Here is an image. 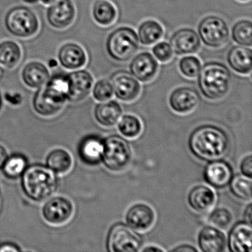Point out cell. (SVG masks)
<instances>
[{"instance_id":"1","label":"cell","mask_w":252,"mask_h":252,"mask_svg":"<svg viewBox=\"0 0 252 252\" xmlns=\"http://www.w3.org/2000/svg\"><path fill=\"white\" fill-rule=\"evenodd\" d=\"M189 148L197 158L203 161L219 160L225 157L231 146L227 132L215 125H202L196 128L189 138Z\"/></svg>"},{"instance_id":"2","label":"cell","mask_w":252,"mask_h":252,"mask_svg":"<svg viewBox=\"0 0 252 252\" xmlns=\"http://www.w3.org/2000/svg\"><path fill=\"white\" fill-rule=\"evenodd\" d=\"M57 185L55 172L44 165L29 166L22 175L23 191L34 201H42L51 197L57 190Z\"/></svg>"},{"instance_id":"3","label":"cell","mask_w":252,"mask_h":252,"mask_svg":"<svg viewBox=\"0 0 252 252\" xmlns=\"http://www.w3.org/2000/svg\"><path fill=\"white\" fill-rule=\"evenodd\" d=\"M198 86L203 96L209 100H218L227 95L231 84V73L228 67L218 62H209L201 67L198 76Z\"/></svg>"},{"instance_id":"4","label":"cell","mask_w":252,"mask_h":252,"mask_svg":"<svg viewBox=\"0 0 252 252\" xmlns=\"http://www.w3.org/2000/svg\"><path fill=\"white\" fill-rule=\"evenodd\" d=\"M138 34L132 28L120 27L113 31L107 39L106 48L110 58L125 63L130 60L138 50Z\"/></svg>"},{"instance_id":"5","label":"cell","mask_w":252,"mask_h":252,"mask_svg":"<svg viewBox=\"0 0 252 252\" xmlns=\"http://www.w3.org/2000/svg\"><path fill=\"white\" fill-rule=\"evenodd\" d=\"M132 159L129 142L120 135H112L104 140L101 162L109 170L120 172L125 170Z\"/></svg>"},{"instance_id":"6","label":"cell","mask_w":252,"mask_h":252,"mask_svg":"<svg viewBox=\"0 0 252 252\" xmlns=\"http://www.w3.org/2000/svg\"><path fill=\"white\" fill-rule=\"evenodd\" d=\"M7 30L14 36L29 38L37 33L39 23L36 14L25 6L11 8L5 19Z\"/></svg>"},{"instance_id":"7","label":"cell","mask_w":252,"mask_h":252,"mask_svg":"<svg viewBox=\"0 0 252 252\" xmlns=\"http://www.w3.org/2000/svg\"><path fill=\"white\" fill-rule=\"evenodd\" d=\"M142 244L138 232L122 222L110 228L106 241L107 251L110 252H136L141 251Z\"/></svg>"},{"instance_id":"8","label":"cell","mask_w":252,"mask_h":252,"mask_svg":"<svg viewBox=\"0 0 252 252\" xmlns=\"http://www.w3.org/2000/svg\"><path fill=\"white\" fill-rule=\"evenodd\" d=\"M229 33L225 20L217 16H208L198 25L200 40L210 48H218L225 45L229 38Z\"/></svg>"},{"instance_id":"9","label":"cell","mask_w":252,"mask_h":252,"mask_svg":"<svg viewBox=\"0 0 252 252\" xmlns=\"http://www.w3.org/2000/svg\"><path fill=\"white\" fill-rule=\"evenodd\" d=\"M110 82L116 98L125 102H132L139 97L141 85L130 73L126 70H119L113 73Z\"/></svg>"},{"instance_id":"10","label":"cell","mask_w":252,"mask_h":252,"mask_svg":"<svg viewBox=\"0 0 252 252\" xmlns=\"http://www.w3.org/2000/svg\"><path fill=\"white\" fill-rule=\"evenodd\" d=\"M73 203L67 198L57 197L48 200L42 209L44 219L51 225H63L72 218Z\"/></svg>"},{"instance_id":"11","label":"cell","mask_w":252,"mask_h":252,"mask_svg":"<svg viewBox=\"0 0 252 252\" xmlns=\"http://www.w3.org/2000/svg\"><path fill=\"white\" fill-rule=\"evenodd\" d=\"M233 176L232 166L222 159L209 161L203 172L205 181L215 189L225 188L230 184Z\"/></svg>"},{"instance_id":"12","label":"cell","mask_w":252,"mask_h":252,"mask_svg":"<svg viewBox=\"0 0 252 252\" xmlns=\"http://www.w3.org/2000/svg\"><path fill=\"white\" fill-rule=\"evenodd\" d=\"M154 209L146 203H136L131 206L126 213V225L136 231H146L150 229L156 222Z\"/></svg>"},{"instance_id":"13","label":"cell","mask_w":252,"mask_h":252,"mask_svg":"<svg viewBox=\"0 0 252 252\" xmlns=\"http://www.w3.org/2000/svg\"><path fill=\"white\" fill-rule=\"evenodd\" d=\"M76 9L71 0H57L48 8L47 18L52 27L64 29L74 21Z\"/></svg>"},{"instance_id":"14","label":"cell","mask_w":252,"mask_h":252,"mask_svg":"<svg viewBox=\"0 0 252 252\" xmlns=\"http://www.w3.org/2000/svg\"><path fill=\"white\" fill-rule=\"evenodd\" d=\"M170 44L177 55H188L197 53L200 48L198 33L191 29H179L170 38Z\"/></svg>"},{"instance_id":"15","label":"cell","mask_w":252,"mask_h":252,"mask_svg":"<svg viewBox=\"0 0 252 252\" xmlns=\"http://www.w3.org/2000/svg\"><path fill=\"white\" fill-rule=\"evenodd\" d=\"M158 63L148 52L138 54L129 64L130 73L141 82H149L155 79L158 71Z\"/></svg>"},{"instance_id":"16","label":"cell","mask_w":252,"mask_h":252,"mask_svg":"<svg viewBox=\"0 0 252 252\" xmlns=\"http://www.w3.org/2000/svg\"><path fill=\"white\" fill-rule=\"evenodd\" d=\"M69 82L68 99L73 102L82 101L89 95L94 79L91 73L85 70H76L67 76Z\"/></svg>"},{"instance_id":"17","label":"cell","mask_w":252,"mask_h":252,"mask_svg":"<svg viewBox=\"0 0 252 252\" xmlns=\"http://www.w3.org/2000/svg\"><path fill=\"white\" fill-rule=\"evenodd\" d=\"M200 96L195 90L189 87H181L172 91L169 95L171 108L178 114L191 113L198 105Z\"/></svg>"},{"instance_id":"18","label":"cell","mask_w":252,"mask_h":252,"mask_svg":"<svg viewBox=\"0 0 252 252\" xmlns=\"http://www.w3.org/2000/svg\"><path fill=\"white\" fill-rule=\"evenodd\" d=\"M227 246L231 252H251L252 251V224L239 222L230 230Z\"/></svg>"},{"instance_id":"19","label":"cell","mask_w":252,"mask_h":252,"mask_svg":"<svg viewBox=\"0 0 252 252\" xmlns=\"http://www.w3.org/2000/svg\"><path fill=\"white\" fill-rule=\"evenodd\" d=\"M199 248L204 252H222L226 250L227 239L222 230L209 225L200 230L197 237Z\"/></svg>"},{"instance_id":"20","label":"cell","mask_w":252,"mask_h":252,"mask_svg":"<svg viewBox=\"0 0 252 252\" xmlns=\"http://www.w3.org/2000/svg\"><path fill=\"white\" fill-rule=\"evenodd\" d=\"M190 207L199 213L209 212L215 206L217 195L213 189L205 185L196 186L189 193Z\"/></svg>"},{"instance_id":"21","label":"cell","mask_w":252,"mask_h":252,"mask_svg":"<svg viewBox=\"0 0 252 252\" xmlns=\"http://www.w3.org/2000/svg\"><path fill=\"white\" fill-rule=\"evenodd\" d=\"M59 60L64 68L77 70L82 68L87 63L85 50L76 43H67L60 48Z\"/></svg>"},{"instance_id":"22","label":"cell","mask_w":252,"mask_h":252,"mask_svg":"<svg viewBox=\"0 0 252 252\" xmlns=\"http://www.w3.org/2000/svg\"><path fill=\"white\" fill-rule=\"evenodd\" d=\"M227 61L230 67L241 75L250 74L252 69V51L241 45L234 46L228 51Z\"/></svg>"},{"instance_id":"23","label":"cell","mask_w":252,"mask_h":252,"mask_svg":"<svg viewBox=\"0 0 252 252\" xmlns=\"http://www.w3.org/2000/svg\"><path fill=\"white\" fill-rule=\"evenodd\" d=\"M122 106L116 101H103L95 107V120L104 127H113L117 125L122 116Z\"/></svg>"},{"instance_id":"24","label":"cell","mask_w":252,"mask_h":252,"mask_svg":"<svg viewBox=\"0 0 252 252\" xmlns=\"http://www.w3.org/2000/svg\"><path fill=\"white\" fill-rule=\"evenodd\" d=\"M104 140L97 135L86 137L79 146V156L85 163L91 166L98 164L101 161Z\"/></svg>"},{"instance_id":"25","label":"cell","mask_w":252,"mask_h":252,"mask_svg":"<svg viewBox=\"0 0 252 252\" xmlns=\"http://www.w3.org/2000/svg\"><path fill=\"white\" fill-rule=\"evenodd\" d=\"M22 76L23 82L28 87L39 89L49 80L50 73L45 64L39 62H32L26 64Z\"/></svg>"},{"instance_id":"26","label":"cell","mask_w":252,"mask_h":252,"mask_svg":"<svg viewBox=\"0 0 252 252\" xmlns=\"http://www.w3.org/2000/svg\"><path fill=\"white\" fill-rule=\"evenodd\" d=\"M64 103L49 95L43 87L39 88L33 98L34 110L42 116H54L63 109Z\"/></svg>"},{"instance_id":"27","label":"cell","mask_w":252,"mask_h":252,"mask_svg":"<svg viewBox=\"0 0 252 252\" xmlns=\"http://www.w3.org/2000/svg\"><path fill=\"white\" fill-rule=\"evenodd\" d=\"M164 30L160 23L156 20H146L140 25L138 31L139 42L144 45H152L157 43L163 37Z\"/></svg>"},{"instance_id":"28","label":"cell","mask_w":252,"mask_h":252,"mask_svg":"<svg viewBox=\"0 0 252 252\" xmlns=\"http://www.w3.org/2000/svg\"><path fill=\"white\" fill-rule=\"evenodd\" d=\"M73 163L71 155L63 149L51 152L46 159V166L56 174L67 173L71 169Z\"/></svg>"},{"instance_id":"29","label":"cell","mask_w":252,"mask_h":252,"mask_svg":"<svg viewBox=\"0 0 252 252\" xmlns=\"http://www.w3.org/2000/svg\"><path fill=\"white\" fill-rule=\"evenodd\" d=\"M93 17L101 26H109L117 17V10L108 0H96L93 6Z\"/></svg>"},{"instance_id":"30","label":"cell","mask_w":252,"mask_h":252,"mask_svg":"<svg viewBox=\"0 0 252 252\" xmlns=\"http://www.w3.org/2000/svg\"><path fill=\"white\" fill-rule=\"evenodd\" d=\"M21 57V48L15 42L5 41L0 44V67L14 68L20 63Z\"/></svg>"},{"instance_id":"31","label":"cell","mask_w":252,"mask_h":252,"mask_svg":"<svg viewBox=\"0 0 252 252\" xmlns=\"http://www.w3.org/2000/svg\"><path fill=\"white\" fill-rule=\"evenodd\" d=\"M119 132L125 138L134 139L138 138L143 131V125L138 116L126 114L118 122Z\"/></svg>"},{"instance_id":"32","label":"cell","mask_w":252,"mask_h":252,"mask_svg":"<svg viewBox=\"0 0 252 252\" xmlns=\"http://www.w3.org/2000/svg\"><path fill=\"white\" fill-rule=\"evenodd\" d=\"M45 85L44 88L51 96L64 102L68 99L69 82L67 76L57 75L53 76Z\"/></svg>"},{"instance_id":"33","label":"cell","mask_w":252,"mask_h":252,"mask_svg":"<svg viewBox=\"0 0 252 252\" xmlns=\"http://www.w3.org/2000/svg\"><path fill=\"white\" fill-rule=\"evenodd\" d=\"M28 161L22 155H14L7 158L2 170L4 175L10 179H17L24 173L27 169Z\"/></svg>"},{"instance_id":"34","label":"cell","mask_w":252,"mask_h":252,"mask_svg":"<svg viewBox=\"0 0 252 252\" xmlns=\"http://www.w3.org/2000/svg\"><path fill=\"white\" fill-rule=\"evenodd\" d=\"M231 37L234 42L241 46L251 47L252 45V24L250 20L237 22L231 30Z\"/></svg>"},{"instance_id":"35","label":"cell","mask_w":252,"mask_h":252,"mask_svg":"<svg viewBox=\"0 0 252 252\" xmlns=\"http://www.w3.org/2000/svg\"><path fill=\"white\" fill-rule=\"evenodd\" d=\"M230 191L237 198L243 200H251L252 199V180L243 175L233 176L228 184Z\"/></svg>"},{"instance_id":"36","label":"cell","mask_w":252,"mask_h":252,"mask_svg":"<svg viewBox=\"0 0 252 252\" xmlns=\"http://www.w3.org/2000/svg\"><path fill=\"white\" fill-rule=\"evenodd\" d=\"M212 226L220 229H226L233 221V215L228 209L220 207L214 209L208 218Z\"/></svg>"},{"instance_id":"37","label":"cell","mask_w":252,"mask_h":252,"mask_svg":"<svg viewBox=\"0 0 252 252\" xmlns=\"http://www.w3.org/2000/svg\"><path fill=\"white\" fill-rule=\"evenodd\" d=\"M178 66L181 73L189 79L197 77L202 67L200 60L194 56H187L183 57L180 60Z\"/></svg>"},{"instance_id":"38","label":"cell","mask_w":252,"mask_h":252,"mask_svg":"<svg viewBox=\"0 0 252 252\" xmlns=\"http://www.w3.org/2000/svg\"><path fill=\"white\" fill-rule=\"evenodd\" d=\"M93 95L94 98L100 102L111 99L114 95L112 82L108 79H101L98 81L94 85Z\"/></svg>"},{"instance_id":"39","label":"cell","mask_w":252,"mask_h":252,"mask_svg":"<svg viewBox=\"0 0 252 252\" xmlns=\"http://www.w3.org/2000/svg\"><path fill=\"white\" fill-rule=\"evenodd\" d=\"M153 54L158 61L166 63L172 60L174 51L170 44L166 42H160L156 43L153 47Z\"/></svg>"},{"instance_id":"40","label":"cell","mask_w":252,"mask_h":252,"mask_svg":"<svg viewBox=\"0 0 252 252\" xmlns=\"http://www.w3.org/2000/svg\"><path fill=\"white\" fill-rule=\"evenodd\" d=\"M240 171L242 175L246 178H251L252 177V156L251 155L246 156L240 163Z\"/></svg>"},{"instance_id":"41","label":"cell","mask_w":252,"mask_h":252,"mask_svg":"<svg viewBox=\"0 0 252 252\" xmlns=\"http://www.w3.org/2000/svg\"><path fill=\"white\" fill-rule=\"evenodd\" d=\"M20 251L21 249L13 243H6L0 245V252H17Z\"/></svg>"},{"instance_id":"42","label":"cell","mask_w":252,"mask_h":252,"mask_svg":"<svg viewBox=\"0 0 252 252\" xmlns=\"http://www.w3.org/2000/svg\"><path fill=\"white\" fill-rule=\"evenodd\" d=\"M172 252H197V249H196L194 246H191V245H181V246H178V247L172 249Z\"/></svg>"},{"instance_id":"43","label":"cell","mask_w":252,"mask_h":252,"mask_svg":"<svg viewBox=\"0 0 252 252\" xmlns=\"http://www.w3.org/2000/svg\"><path fill=\"white\" fill-rule=\"evenodd\" d=\"M8 157L6 150L2 146L0 145V171L2 170L4 163Z\"/></svg>"},{"instance_id":"44","label":"cell","mask_w":252,"mask_h":252,"mask_svg":"<svg viewBox=\"0 0 252 252\" xmlns=\"http://www.w3.org/2000/svg\"><path fill=\"white\" fill-rule=\"evenodd\" d=\"M252 203H249L247 207L245 209L244 212V220L248 223L252 224Z\"/></svg>"},{"instance_id":"45","label":"cell","mask_w":252,"mask_h":252,"mask_svg":"<svg viewBox=\"0 0 252 252\" xmlns=\"http://www.w3.org/2000/svg\"><path fill=\"white\" fill-rule=\"evenodd\" d=\"M141 251L144 252H164V249L162 248L158 247L156 246H148L147 247L144 248L143 249H141Z\"/></svg>"},{"instance_id":"46","label":"cell","mask_w":252,"mask_h":252,"mask_svg":"<svg viewBox=\"0 0 252 252\" xmlns=\"http://www.w3.org/2000/svg\"><path fill=\"white\" fill-rule=\"evenodd\" d=\"M6 100L8 101V102L12 103L13 104H15V101L16 104H19V103H20V101H21V99H20V97L17 96V95H13V96L11 95H7Z\"/></svg>"},{"instance_id":"47","label":"cell","mask_w":252,"mask_h":252,"mask_svg":"<svg viewBox=\"0 0 252 252\" xmlns=\"http://www.w3.org/2000/svg\"><path fill=\"white\" fill-rule=\"evenodd\" d=\"M40 1L45 5H51L52 4L55 3L57 0H40Z\"/></svg>"},{"instance_id":"48","label":"cell","mask_w":252,"mask_h":252,"mask_svg":"<svg viewBox=\"0 0 252 252\" xmlns=\"http://www.w3.org/2000/svg\"><path fill=\"white\" fill-rule=\"evenodd\" d=\"M25 2H29V3H33V2H37L38 0H24Z\"/></svg>"},{"instance_id":"49","label":"cell","mask_w":252,"mask_h":252,"mask_svg":"<svg viewBox=\"0 0 252 252\" xmlns=\"http://www.w3.org/2000/svg\"><path fill=\"white\" fill-rule=\"evenodd\" d=\"M239 1H241V2H246V1H249V0H239Z\"/></svg>"},{"instance_id":"50","label":"cell","mask_w":252,"mask_h":252,"mask_svg":"<svg viewBox=\"0 0 252 252\" xmlns=\"http://www.w3.org/2000/svg\"><path fill=\"white\" fill-rule=\"evenodd\" d=\"M0 106H1V98H0Z\"/></svg>"}]
</instances>
